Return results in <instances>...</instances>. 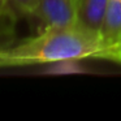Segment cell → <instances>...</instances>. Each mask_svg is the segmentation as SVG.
I'll return each mask as SVG.
<instances>
[{"label":"cell","instance_id":"obj_9","mask_svg":"<svg viewBox=\"0 0 121 121\" xmlns=\"http://www.w3.org/2000/svg\"><path fill=\"white\" fill-rule=\"evenodd\" d=\"M120 1H121V0H120Z\"/></svg>","mask_w":121,"mask_h":121},{"label":"cell","instance_id":"obj_8","mask_svg":"<svg viewBox=\"0 0 121 121\" xmlns=\"http://www.w3.org/2000/svg\"><path fill=\"white\" fill-rule=\"evenodd\" d=\"M5 8V0H0V11H4Z\"/></svg>","mask_w":121,"mask_h":121},{"label":"cell","instance_id":"obj_2","mask_svg":"<svg viewBox=\"0 0 121 121\" xmlns=\"http://www.w3.org/2000/svg\"><path fill=\"white\" fill-rule=\"evenodd\" d=\"M33 17L39 20L42 29L77 25L73 0H38Z\"/></svg>","mask_w":121,"mask_h":121},{"label":"cell","instance_id":"obj_5","mask_svg":"<svg viewBox=\"0 0 121 121\" xmlns=\"http://www.w3.org/2000/svg\"><path fill=\"white\" fill-rule=\"evenodd\" d=\"M17 17L8 9L0 11V51L14 44Z\"/></svg>","mask_w":121,"mask_h":121},{"label":"cell","instance_id":"obj_4","mask_svg":"<svg viewBox=\"0 0 121 121\" xmlns=\"http://www.w3.org/2000/svg\"><path fill=\"white\" fill-rule=\"evenodd\" d=\"M103 39L109 46L121 50V1L109 0L102 29Z\"/></svg>","mask_w":121,"mask_h":121},{"label":"cell","instance_id":"obj_3","mask_svg":"<svg viewBox=\"0 0 121 121\" xmlns=\"http://www.w3.org/2000/svg\"><path fill=\"white\" fill-rule=\"evenodd\" d=\"M109 0H73L77 24L87 30L100 33Z\"/></svg>","mask_w":121,"mask_h":121},{"label":"cell","instance_id":"obj_7","mask_svg":"<svg viewBox=\"0 0 121 121\" xmlns=\"http://www.w3.org/2000/svg\"><path fill=\"white\" fill-rule=\"evenodd\" d=\"M38 0H5V8L17 18L33 16L37 9Z\"/></svg>","mask_w":121,"mask_h":121},{"label":"cell","instance_id":"obj_6","mask_svg":"<svg viewBox=\"0 0 121 121\" xmlns=\"http://www.w3.org/2000/svg\"><path fill=\"white\" fill-rule=\"evenodd\" d=\"M81 60L78 59H64V60L53 61L46 64L44 73L47 74H74V73H85L86 69L81 65Z\"/></svg>","mask_w":121,"mask_h":121},{"label":"cell","instance_id":"obj_1","mask_svg":"<svg viewBox=\"0 0 121 121\" xmlns=\"http://www.w3.org/2000/svg\"><path fill=\"white\" fill-rule=\"evenodd\" d=\"M64 59H96L121 64V50L105 43L100 33L78 24L48 27L42 29L35 37L0 51V68L46 65Z\"/></svg>","mask_w":121,"mask_h":121}]
</instances>
